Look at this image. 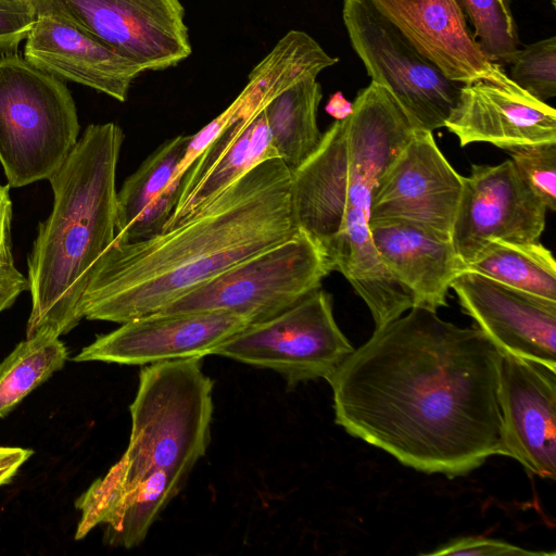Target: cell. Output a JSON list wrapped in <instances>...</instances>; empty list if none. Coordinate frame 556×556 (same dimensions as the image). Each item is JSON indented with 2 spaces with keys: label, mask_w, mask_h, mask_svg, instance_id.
<instances>
[{
  "label": "cell",
  "mask_w": 556,
  "mask_h": 556,
  "mask_svg": "<svg viewBox=\"0 0 556 556\" xmlns=\"http://www.w3.org/2000/svg\"><path fill=\"white\" fill-rule=\"evenodd\" d=\"M502 357L479 328L413 306L375 328L326 379L334 421L406 467L466 476L504 455Z\"/></svg>",
  "instance_id": "obj_1"
},
{
  "label": "cell",
  "mask_w": 556,
  "mask_h": 556,
  "mask_svg": "<svg viewBox=\"0 0 556 556\" xmlns=\"http://www.w3.org/2000/svg\"><path fill=\"white\" fill-rule=\"evenodd\" d=\"M291 170L267 160L170 229L113 241L80 302L89 320L155 314L238 263L295 236Z\"/></svg>",
  "instance_id": "obj_2"
},
{
  "label": "cell",
  "mask_w": 556,
  "mask_h": 556,
  "mask_svg": "<svg viewBox=\"0 0 556 556\" xmlns=\"http://www.w3.org/2000/svg\"><path fill=\"white\" fill-rule=\"evenodd\" d=\"M352 106L291 172V200L299 228L366 303L377 328L413 307L380 261L370 223L376 187L415 128L391 93L374 81Z\"/></svg>",
  "instance_id": "obj_3"
},
{
  "label": "cell",
  "mask_w": 556,
  "mask_h": 556,
  "mask_svg": "<svg viewBox=\"0 0 556 556\" xmlns=\"http://www.w3.org/2000/svg\"><path fill=\"white\" fill-rule=\"evenodd\" d=\"M124 140L113 122L90 124L49 177L53 206L28 256L31 311L26 338L60 337L83 318L96 263L116 236V172Z\"/></svg>",
  "instance_id": "obj_4"
},
{
  "label": "cell",
  "mask_w": 556,
  "mask_h": 556,
  "mask_svg": "<svg viewBox=\"0 0 556 556\" xmlns=\"http://www.w3.org/2000/svg\"><path fill=\"white\" fill-rule=\"evenodd\" d=\"M213 387L202 358L164 361L141 369L130 405L128 446L76 502L81 511L77 538L102 523L121 500L156 472L187 479L210 442Z\"/></svg>",
  "instance_id": "obj_5"
},
{
  "label": "cell",
  "mask_w": 556,
  "mask_h": 556,
  "mask_svg": "<svg viewBox=\"0 0 556 556\" xmlns=\"http://www.w3.org/2000/svg\"><path fill=\"white\" fill-rule=\"evenodd\" d=\"M79 129L63 80L16 52L0 54V164L10 187L49 179L77 143Z\"/></svg>",
  "instance_id": "obj_6"
},
{
  "label": "cell",
  "mask_w": 556,
  "mask_h": 556,
  "mask_svg": "<svg viewBox=\"0 0 556 556\" xmlns=\"http://www.w3.org/2000/svg\"><path fill=\"white\" fill-rule=\"evenodd\" d=\"M331 273L303 230L197 287L159 313L224 311L249 324L267 320L321 288Z\"/></svg>",
  "instance_id": "obj_7"
},
{
  "label": "cell",
  "mask_w": 556,
  "mask_h": 556,
  "mask_svg": "<svg viewBox=\"0 0 556 556\" xmlns=\"http://www.w3.org/2000/svg\"><path fill=\"white\" fill-rule=\"evenodd\" d=\"M342 15L371 81L391 93L413 128L433 132L444 127L460 84L424 56L372 0H344Z\"/></svg>",
  "instance_id": "obj_8"
},
{
  "label": "cell",
  "mask_w": 556,
  "mask_h": 556,
  "mask_svg": "<svg viewBox=\"0 0 556 556\" xmlns=\"http://www.w3.org/2000/svg\"><path fill=\"white\" fill-rule=\"evenodd\" d=\"M353 351L334 319L331 295L319 288L278 315L248 325L212 355L271 369L294 387L327 379Z\"/></svg>",
  "instance_id": "obj_9"
},
{
  "label": "cell",
  "mask_w": 556,
  "mask_h": 556,
  "mask_svg": "<svg viewBox=\"0 0 556 556\" xmlns=\"http://www.w3.org/2000/svg\"><path fill=\"white\" fill-rule=\"evenodd\" d=\"M86 29L143 72L178 65L192 52L180 0H31Z\"/></svg>",
  "instance_id": "obj_10"
},
{
  "label": "cell",
  "mask_w": 556,
  "mask_h": 556,
  "mask_svg": "<svg viewBox=\"0 0 556 556\" xmlns=\"http://www.w3.org/2000/svg\"><path fill=\"white\" fill-rule=\"evenodd\" d=\"M463 178L432 132L415 129L376 187L371 223H406L451 239Z\"/></svg>",
  "instance_id": "obj_11"
},
{
  "label": "cell",
  "mask_w": 556,
  "mask_h": 556,
  "mask_svg": "<svg viewBox=\"0 0 556 556\" xmlns=\"http://www.w3.org/2000/svg\"><path fill=\"white\" fill-rule=\"evenodd\" d=\"M547 208L519 177L513 162L472 164L463 189L451 241L463 264L490 241H538Z\"/></svg>",
  "instance_id": "obj_12"
},
{
  "label": "cell",
  "mask_w": 556,
  "mask_h": 556,
  "mask_svg": "<svg viewBox=\"0 0 556 556\" xmlns=\"http://www.w3.org/2000/svg\"><path fill=\"white\" fill-rule=\"evenodd\" d=\"M249 324L224 311L155 313L128 320L98 337L74 362L101 361L149 365L164 361L203 358Z\"/></svg>",
  "instance_id": "obj_13"
},
{
  "label": "cell",
  "mask_w": 556,
  "mask_h": 556,
  "mask_svg": "<svg viewBox=\"0 0 556 556\" xmlns=\"http://www.w3.org/2000/svg\"><path fill=\"white\" fill-rule=\"evenodd\" d=\"M444 127L460 147L486 142L510 151L556 141V111L520 88L498 65L489 77L460 87Z\"/></svg>",
  "instance_id": "obj_14"
},
{
  "label": "cell",
  "mask_w": 556,
  "mask_h": 556,
  "mask_svg": "<svg viewBox=\"0 0 556 556\" xmlns=\"http://www.w3.org/2000/svg\"><path fill=\"white\" fill-rule=\"evenodd\" d=\"M458 303L502 354L532 359L556 369V301L472 271L451 283Z\"/></svg>",
  "instance_id": "obj_15"
},
{
  "label": "cell",
  "mask_w": 556,
  "mask_h": 556,
  "mask_svg": "<svg viewBox=\"0 0 556 556\" xmlns=\"http://www.w3.org/2000/svg\"><path fill=\"white\" fill-rule=\"evenodd\" d=\"M498 405L504 455L545 479L556 477V369L503 354Z\"/></svg>",
  "instance_id": "obj_16"
},
{
  "label": "cell",
  "mask_w": 556,
  "mask_h": 556,
  "mask_svg": "<svg viewBox=\"0 0 556 556\" xmlns=\"http://www.w3.org/2000/svg\"><path fill=\"white\" fill-rule=\"evenodd\" d=\"M24 58L61 80H70L124 102L142 68L80 26L54 14H37Z\"/></svg>",
  "instance_id": "obj_17"
},
{
  "label": "cell",
  "mask_w": 556,
  "mask_h": 556,
  "mask_svg": "<svg viewBox=\"0 0 556 556\" xmlns=\"http://www.w3.org/2000/svg\"><path fill=\"white\" fill-rule=\"evenodd\" d=\"M416 49L448 79L468 84L489 77L490 61L455 0H372Z\"/></svg>",
  "instance_id": "obj_18"
},
{
  "label": "cell",
  "mask_w": 556,
  "mask_h": 556,
  "mask_svg": "<svg viewBox=\"0 0 556 556\" xmlns=\"http://www.w3.org/2000/svg\"><path fill=\"white\" fill-rule=\"evenodd\" d=\"M370 233L380 261L413 306L434 312L446 306L451 283L464 271L451 239L401 222H372Z\"/></svg>",
  "instance_id": "obj_19"
},
{
  "label": "cell",
  "mask_w": 556,
  "mask_h": 556,
  "mask_svg": "<svg viewBox=\"0 0 556 556\" xmlns=\"http://www.w3.org/2000/svg\"><path fill=\"white\" fill-rule=\"evenodd\" d=\"M279 159L264 110L225 128L182 176L167 230L184 222L261 163Z\"/></svg>",
  "instance_id": "obj_20"
},
{
  "label": "cell",
  "mask_w": 556,
  "mask_h": 556,
  "mask_svg": "<svg viewBox=\"0 0 556 556\" xmlns=\"http://www.w3.org/2000/svg\"><path fill=\"white\" fill-rule=\"evenodd\" d=\"M190 138L179 135L168 139L124 181L116 194L114 241H138L163 230L178 197L169 185Z\"/></svg>",
  "instance_id": "obj_21"
},
{
  "label": "cell",
  "mask_w": 556,
  "mask_h": 556,
  "mask_svg": "<svg viewBox=\"0 0 556 556\" xmlns=\"http://www.w3.org/2000/svg\"><path fill=\"white\" fill-rule=\"evenodd\" d=\"M316 78L296 83L264 109L273 146L291 172L300 167L321 141L317 112L323 91Z\"/></svg>",
  "instance_id": "obj_22"
},
{
  "label": "cell",
  "mask_w": 556,
  "mask_h": 556,
  "mask_svg": "<svg viewBox=\"0 0 556 556\" xmlns=\"http://www.w3.org/2000/svg\"><path fill=\"white\" fill-rule=\"evenodd\" d=\"M464 271H472L505 286L556 301V263L539 240L532 242L490 241Z\"/></svg>",
  "instance_id": "obj_23"
},
{
  "label": "cell",
  "mask_w": 556,
  "mask_h": 556,
  "mask_svg": "<svg viewBox=\"0 0 556 556\" xmlns=\"http://www.w3.org/2000/svg\"><path fill=\"white\" fill-rule=\"evenodd\" d=\"M66 359L67 350L59 337L36 334L18 343L0 363V418L60 370Z\"/></svg>",
  "instance_id": "obj_24"
},
{
  "label": "cell",
  "mask_w": 556,
  "mask_h": 556,
  "mask_svg": "<svg viewBox=\"0 0 556 556\" xmlns=\"http://www.w3.org/2000/svg\"><path fill=\"white\" fill-rule=\"evenodd\" d=\"M473 27V36L492 62L508 63L520 43L510 0H455Z\"/></svg>",
  "instance_id": "obj_25"
},
{
  "label": "cell",
  "mask_w": 556,
  "mask_h": 556,
  "mask_svg": "<svg viewBox=\"0 0 556 556\" xmlns=\"http://www.w3.org/2000/svg\"><path fill=\"white\" fill-rule=\"evenodd\" d=\"M511 80L535 99L556 97V37L518 49L510 60Z\"/></svg>",
  "instance_id": "obj_26"
},
{
  "label": "cell",
  "mask_w": 556,
  "mask_h": 556,
  "mask_svg": "<svg viewBox=\"0 0 556 556\" xmlns=\"http://www.w3.org/2000/svg\"><path fill=\"white\" fill-rule=\"evenodd\" d=\"M519 177L547 210H556V141L507 151Z\"/></svg>",
  "instance_id": "obj_27"
},
{
  "label": "cell",
  "mask_w": 556,
  "mask_h": 556,
  "mask_svg": "<svg viewBox=\"0 0 556 556\" xmlns=\"http://www.w3.org/2000/svg\"><path fill=\"white\" fill-rule=\"evenodd\" d=\"M36 17L31 0H0V54L16 52Z\"/></svg>",
  "instance_id": "obj_28"
},
{
  "label": "cell",
  "mask_w": 556,
  "mask_h": 556,
  "mask_svg": "<svg viewBox=\"0 0 556 556\" xmlns=\"http://www.w3.org/2000/svg\"><path fill=\"white\" fill-rule=\"evenodd\" d=\"M427 556H548L555 553L536 552L522 548L506 541L470 535L458 538L438 547L430 553H424Z\"/></svg>",
  "instance_id": "obj_29"
},
{
  "label": "cell",
  "mask_w": 556,
  "mask_h": 556,
  "mask_svg": "<svg viewBox=\"0 0 556 556\" xmlns=\"http://www.w3.org/2000/svg\"><path fill=\"white\" fill-rule=\"evenodd\" d=\"M29 289L27 278L12 264H0V313Z\"/></svg>",
  "instance_id": "obj_30"
},
{
  "label": "cell",
  "mask_w": 556,
  "mask_h": 556,
  "mask_svg": "<svg viewBox=\"0 0 556 556\" xmlns=\"http://www.w3.org/2000/svg\"><path fill=\"white\" fill-rule=\"evenodd\" d=\"M9 189V185H0V264L13 263L11 250L12 201Z\"/></svg>",
  "instance_id": "obj_31"
},
{
  "label": "cell",
  "mask_w": 556,
  "mask_h": 556,
  "mask_svg": "<svg viewBox=\"0 0 556 556\" xmlns=\"http://www.w3.org/2000/svg\"><path fill=\"white\" fill-rule=\"evenodd\" d=\"M33 453L30 448L0 446V485L10 482Z\"/></svg>",
  "instance_id": "obj_32"
},
{
  "label": "cell",
  "mask_w": 556,
  "mask_h": 556,
  "mask_svg": "<svg viewBox=\"0 0 556 556\" xmlns=\"http://www.w3.org/2000/svg\"><path fill=\"white\" fill-rule=\"evenodd\" d=\"M352 102L348 101L341 91L331 94L326 104L327 113L336 121L344 119L352 113Z\"/></svg>",
  "instance_id": "obj_33"
}]
</instances>
